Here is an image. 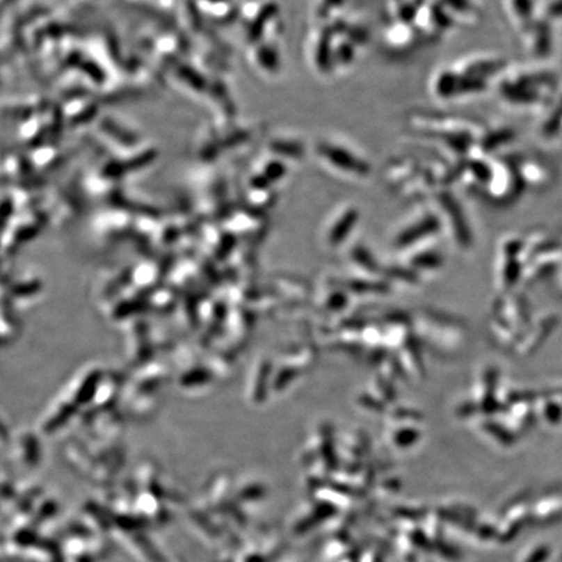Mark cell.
I'll list each match as a JSON object with an SVG mask.
<instances>
[{
    "label": "cell",
    "instance_id": "cell-1",
    "mask_svg": "<svg viewBox=\"0 0 562 562\" xmlns=\"http://www.w3.org/2000/svg\"><path fill=\"white\" fill-rule=\"evenodd\" d=\"M319 155L321 158H324L328 164H331L340 171L358 176H363L369 172V166L366 161L357 158L355 154H351V151L346 150L345 147L344 149L339 147L337 145L321 143L319 146Z\"/></svg>",
    "mask_w": 562,
    "mask_h": 562
}]
</instances>
